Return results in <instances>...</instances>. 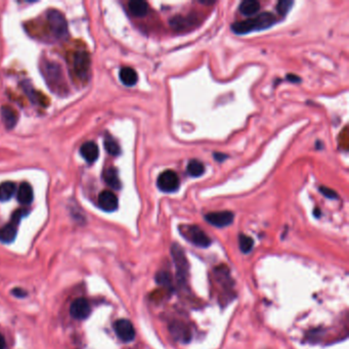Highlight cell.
Here are the masks:
<instances>
[{
    "label": "cell",
    "mask_w": 349,
    "mask_h": 349,
    "mask_svg": "<svg viewBox=\"0 0 349 349\" xmlns=\"http://www.w3.org/2000/svg\"><path fill=\"white\" fill-rule=\"evenodd\" d=\"M26 214V210L15 211L11 217V221L0 229V240L4 243H11L16 236V225Z\"/></svg>",
    "instance_id": "8992f818"
},
{
    "label": "cell",
    "mask_w": 349,
    "mask_h": 349,
    "mask_svg": "<svg viewBox=\"0 0 349 349\" xmlns=\"http://www.w3.org/2000/svg\"><path fill=\"white\" fill-rule=\"evenodd\" d=\"M1 117H2V121L7 129L14 127L16 120H18V116H16L15 111L13 109H11L10 107H6V106L2 107V109H1Z\"/></svg>",
    "instance_id": "d6986e66"
},
{
    "label": "cell",
    "mask_w": 349,
    "mask_h": 349,
    "mask_svg": "<svg viewBox=\"0 0 349 349\" xmlns=\"http://www.w3.org/2000/svg\"><path fill=\"white\" fill-rule=\"evenodd\" d=\"M105 147L106 151L112 155V156H119L121 153V148L118 144V142L116 141L112 137L107 136L105 139Z\"/></svg>",
    "instance_id": "cb8c5ba5"
},
{
    "label": "cell",
    "mask_w": 349,
    "mask_h": 349,
    "mask_svg": "<svg viewBox=\"0 0 349 349\" xmlns=\"http://www.w3.org/2000/svg\"><path fill=\"white\" fill-rule=\"evenodd\" d=\"M277 22L275 14L272 12H262L258 14L255 18L247 19L245 21H240L234 23L231 25V30L234 31L236 34H248V33L253 31H260L265 30L272 27Z\"/></svg>",
    "instance_id": "6da1fadb"
},
{
    "label": "cell",
    "mask_w": 349,
    "mask_h": 349,
    "mask_svg": "<svg viewBox=\"0 0 349 349\" xmlns=\"http://www.w3.org/2000/svg\"><path fill=\"white\" fill-rule=\"evenodd\" d=\"M16 198H18V201L22 205H29L32 203L33 198H34V194H33V189L30 184L28 182H23L18 189V194H16Z\"/></svg>",
    "instance_id": "9a60e30c"
},
{
    "label": "cell",
    "mask_w": 349,
    "mask_h": 349,
    "mask_svg": "<svg viewBox=\"0 0 349 349\" xmlns=\"http://www.w3.org/2000/svg\"><path fill=\"white\" fill-rule=\"evenodd\" d=\"M128 9L137 18H142L148 12V4L143 0H132L128 3Z\"/></svg>",
    "instance_id": "2e32d148"
},
{
    "label": "cell",
    "mask_w": 349,
    "mask_h": 349,
    "mask_svg": "<svg viewBox=\"0 0 349 349\" xmlns=\"http://www.w3.org/2000/svg\"><path fill=\"white\" fill-rule=\"evenodd\" d=\"M119 77L121 82L126 86H134L139 80L138 73L130 67H124L120 70Z\"/></svg>",
    "instance_id": "ac0fdd59"
},
{
    "label": "cell",
    "mask_w": 349,
    "mask_h": 349,
    "mask_svg": "<svg viewBox=\"0 0 349 349\" xmlns=\"http://www.w3.org/2000/svg\"><path fill=\"white\" fill-rule=\"evenodd\" d=\"M214 158L218 162H222L223 160H225L227 158V156L225 154H221V153H214Z\"/></svg>",
    "instance_id": "4dcf8cb0"
},
{
    "label": "cell",
    "mask_w": 349,
    "mask_h": 349,
    "mask_svg": "<svg viewBox=\"0 0 349 349\" xmlns=\"http://www.w3.org/2000/svg\"><path fill=\"white\" fill-rule=\"evenodd\" d=\"M47 22L54 36L59 40H66L69 36L68 24L64 14L57 10L51 9L47 12Z\"/></svg>",
    "instance_id": "7a4b0ae2"
},
{
    "label": "cell",
    "mask_w": 349,
    "mask_h": 349,
    "mask_svg": "<svg viewBox=\"0 0 349 349\" xmlns=\"http://www.w3.org/2000/svg\"><path fill=\"white\" fill-rule=\"evenodd\" d=\"M171 254L173 257V261L176 269L177 279L180 284H185L187 282V279L189 277V270L190 265L187 259V256L182 250V248L178 244H174L171 248Z\"/></svg>",
    "instance_id": "277c9868"
},
{
    "label": "cell",
    "mask_w": 349,
    "mask_h": 349,
    "mask_svg": "<svg viewBox=\"0 0 349 349\" xmlns=\"http://www.w3.org/2000/svg\"><path fill=\"white\" fill-rule=\"evenodd\" d=\"M293 4L294 2L291 1V0H280V1H279L277 4V10L279 14L286 15L292 8Z\"/></svg>",
    "instance_id": "4316f807"
},
{
    "label": "cell",
    "mask_w": 349,
    "mask_h": 349,
    "mask_svg": "<svg viewBox=\"0 0 349 349\" xmlns=\"http://www.w3.org/2000/svg\"><path fill=\"white\" fill-rule=\"evenodd\" d=\"M98 206L106 212H114L118 209V198L111 191H103L98 196Z\"/></svg>",
    "instance_id": "4fadbf2b"
},
{
    "label": "cell",
    "mask_w": 349,
    "mask_h": 349,
    "mask_svg": "<svg viewBox=\"0 0 349 349\" xmlns=\"http://www.w3.org/2000/svg\"><path fill=\"white\" fill-rule=\"evenodd\" d=\"M104 180L106 184L114 189V190H120L121 189V181L118 175V171L114 167H110L108 168L105 172H104Z\"/></svg>",
    "instance_id": "e0dca14e"
},
{
    "label": "cell",
    "mask_w": 349,
    "mask_h": 349,
    "mask_svg": "<svg viewBox=\"0 0 349 349\" xmlns=\"http://www.w3.org/2000/svg\"><path fill=\"white\" fill-rule=\"evenodd\" d=\"M91 311L90 305L88 301L84 298H78L70 307V313L72 317L76 320H85L89 317Z\"/></svg>",
    "instance_id": "7c38bea8"
},
{
    "label": "cell",
    "mask_w": 349,
    "mask_h": 349,
    "mask_svg": "<svg viewBox=\"0 0 349 349\" xmlns=\"http://www.w3.org/2000/svg\"><path fill=\"white\" fill-rule=\"evenodd\" d=\"M180 234L197 247L207 248L211 245L210 238L198 225H182L179 227Z\"/></svg>",
    "instance_id": "3957f363"
},
{
    "label": "cell",
    "mask_w": 349,
    "mask_h": 349,
    "mask_svg": "<svg viewBox=\"0 0 349 349\" xmlns=\"http://www.w3.org/2000/svg\"><path fill=\"white\" fill-rule=\"evenodd\" d=\"M15 184L11 181H5L0 185V201L5 202L8 201L15 193Z\"/></svg>",
    "instance_id": "44dd1931"
},
{
    "label": "cell",
    "mask_w": 349,
    "mask_h": 349,
    "mask_svg": "<svg viewBox=\"0 0 349 349\" xmlns=\"http://www.w3.org/2000/svg\"><path fill=\"white\" fill-rule=\"evenodd\" d=\"M116 335L123 342H131L136 338V330L130 321L121 319L114 324Z\"/></svg>",
    "instance_id": "ba28073f"
},
{
    "label": "cell",
    "mask_w": 349,
    "mask_h": 349,
    "mask_svg": "<svg viewBox=\"0 0 349 349\" xmlns=\"http://www.w3.org/2000/svg\"><path fill=\"white\" fill-rule=\"evenodd\" d=\"M157 186L159 190L164 193H173L179 189L180 181L174 171L166 170L159 175L157 179Z\"/></svg>",
    "instance_id": "5b68a950"
},
{
    "label": "cell",
    "mask_w": 349,
    "mask_h": 349,
    "mask_svg": "<svg viewBox=\"0 0 349 349\" xmlns=\"http://www.w3.org/2000/svg\"><path fill=\"white\" fill-rule=\"evenodd\" d=\"M44 75L47 80V83L49 84V86H52V88H58V87L59 89L63 88L65 83H64L63 72L60 68V65L48 63V65L45 66Z\"/></svg>",
    "instance_id": "52a82bcc"
},
{
    "label": "cell",
    "mask_w": 349,
    "mask_h": 349,
    "mask_svg": "<svg viewBox=\"0 0 349 349\" xmlns=\"http://www.w3.org/2000/svg\"><path fill=\"white\" fill-rule=\"evenodd\" d=\"M287 79H288L290 82H293V83H298V82H300V81H301L300 78H299V77L296 76V75H294V74H289V75L287 76Z\"/></svg>",
    "instance_id": "f546056e"
},
{
    "label": "cell",
    "mask_w": 349,
    "mask_h": 349,
    "mask_svg": "<svg viewBox=\"0 0 349 349\" xmlns=\"http://www.w3.org/2000/svg\"><path fill=\"white\" fill-rule=\"evenodd\" d=\"M320 192L326 197V198H329V199H338V195L336 192H334L333 190H331L327 187H321L320 188Z\"/></svg>",
    "instance_id": "83f0119b"
},
{
    "label": "cell",
    "mask_w": 349,
    "mask_h": 349,
    "mask_svg": "<svg viewBox=\"0 0 349 349\" xmlns=\"http://www.w3.org/2000/svg\"><path fill=\"white\" fill-rule=\"evenodd\" d=\"M90 68V58L87 52L79 51L74 57V69L80 78H85Z\"/></svg>",
    "instance_id": "8fae6325"
},
{
    "label": "cell",
    "mask_w": 349,
    "mask_h": 349,
    "mask_svg": "<svg viewBox=\"0 0 349 349\" xmlns=\"http://www.w3.org/2000/svg\"><path fill=\"white\" fill-rule=\"evenodd\" d=\"M169 23H170V26L174 30H178L179 31V30L186 29L189 26L194 25L195 22L192 21L191 16H186V18H184V16H181V15H176V16H174V18H172L170 20Z\"/></svg>",
    "instance_id": "603a6c76"
},
{
    "label": "cell",
    "mask_w": 349,
    "mask_h": 349,
    "mask_svg": "<svg viewBox=\"0 0 349 349\" xmlns=\"http://www.w3.org/2000/svg\"><path fill=\"white\" fill-rule=\"evenodd\" d=\"M80 154L84 158V160L88 163H93L97 160L99 156L98 146L93 141H86L83 143L80 147Z\"/></svg>",
    "instance_id": "5bb4252c"
},
{
    "label": "cell",
    "mask_w": 349,
    "mask_h": 349,
    "mask_svg": "<svg viewBox=\"0 0 349 349\" xmlns=\"http://www.w3.org/2000/svg\"><path fill=\"white\" fill-rule=\"evenodd\" d=\"M239 245H240L241 251L243 253L247 254V253L252 251L253 246H254V242L249 236L241 234L240 237H239Z\"/></svg>",
    "instance_id": "d4e9b609"
},
{
    "label": "cell",
    "mask_w": 349,
    "mask_h": 349,
    "mask_svg": "<svg viewBox=\"0 0 349 349\" xmlns=\"http://www.w3.org/2000/svg\"><path fill=\"white\" fill-rule=\"evenodd\" d=\"M5 348V339L2 335H0V349Z\"/></svg>",
    "instance_id": "1f68e13d"
},
{
    "label": "cell",
    "mask_w": 349,
    "mask_h": 349,
    "mask_svg": "<svg viewBox=\"0 0 349 349\" xmlns=\"http://www.w3.org/2000/svg\"><path fill=\"white\" fill-rule=\"evenodd\" d=\"M234 218L235 215L230 211L211 212L205 215L206 221L216 227H225L232 223Z\"/></svg>",
    "instance_id": "30bf717a"
},
{
    "label": "cell",
    "mask_w": 349,
    "mask_h": 349,
    "mask_svg": "<svg viewBox=\"0 0 349 349\" xmlns=\"http://www.w3.org/2000/svg\"><path fill=\"white\" fill-rule=\"evenodd\" d=\"M239 9L244 15L251 16L259 11L260 3L256 0H245L240 4Z\"/></svg>",
    "instance_id": "ffe728a7"
},
{
    "label": "cell",
    "mask_w": 349,
    "mask_h": 349,
    "mask_svg": "<svg viewBox=\"0 0 349 349\" xmlns=\"http://www.w3.org/2000/svg\"><path fill=\"white\" fill-rule=\"evenodd\" d=\"M188 173L193 177H200L205 173V166L199 160H191L187 167Z\"/></svg>",
    "instance_id": "7402d4cb"
},
{
    "label": "cell",
    "mask_w": 349,
    "mask_h": 349,
    "mask_svg": "<svg viewBox=\"0 0 349 349\" xmlns=\"http://www.w3.org/2000/svg\"><path fill=\"white\" fill-rule=\"evenodd\" d=\"M12 294L14 296H16V297H19V298L25 297L27 295V293L24 290H22V289H13L12 290Z\"/></svg>",
    "instance_id": "f1b7e54d"
},
{
    "label": "cell",
    "mask_w": 349,
    "mask_h": 349,
    "mask_svg": "<svg viewBox=\"0 0 349 349\" xmlns=\"http://www.w3.org/2000/svg\"><path fill=\"white\" fill-rule=\"evenodd\" d=\"M169 332L174 340L181 343H189L192 339V332L185 323L174 321L169 325Z\"/></svg>",
    "instance_id": "9c48e42d"
},
{
    "label": "cell",
    "mask_w": 349,
    "mask_h": 349,
    "mask_svg": "<svg viewBox=\"0 0 349 349\" xmlns=\"http://www.w3.org/2000/svg\"><path fill=\"white\" fill-rule=\"evenodd\" d=\"M156 280L159 285L165 288H172V278L168 272H160L156 276Z\"/></svg>",
    "instance_id": "484cf974"
}]
</instances>
